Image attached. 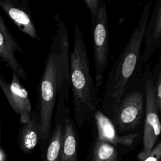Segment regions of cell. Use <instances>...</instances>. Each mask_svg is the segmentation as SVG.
Returning a JSON list of instances; mask_svg holds the SVG:
<instances>
[{
    "instance_id": "6da1fadb",
    "label": "cell",
    "mask_w": 161,
    "mask_h": 161,
    "mask_svg": "<svg viewBox=\"0 0 161 161\" xmlns=\"http://www.w3.org/2000/svg\"><path fill=\"white\" fill-rule=\"evenodd\" d=\"M55 29L38 86L36 109L40 138L48 136L57 106H68L70 86V43L67 26L58 14L54 16Z\"/></svg>"
},
{
    "instance_id": "7a4b0ae2",
    "label": "cell",
    "mask_w": 161,
    "mask_h": 161,
    "mask_svg": "<svg viewBox=\"0 0 161 161\" xmlns=\"http://www.w3.org/2000/svg\"><path fill=\"white\" fill-rule=\"evenodd\" d=\"M151 5L150 2L145 5L136 26L109 72L100 110L109 118L140 68L138 61Z\"/></svg>"
},
{
    "instance_id": "3957f363",
    "label": "cell",
    "mask_w": 161,
    "mask_h": 161,
    "mask_svg": "<svg viewBox=\"0 0 161 161\" xmlns=\"http://www.w3.org/2000/svg\"><path fill=\"white\" fill-rule=\"evenodd\" d=\"M70 86L75 123L80 127L98 109L101 99L90 71L86 45L81 28L74 25L73 47L69 55Z\"/></svg>"
},
{
    "instance_id": "277c9868",
    "label": "cell",
    "mask_w": 161,
    "mask_h": 161,
    "mask_svg": "<svg viewBox=\"0 0 161 161\" xmlns=\"http://www.w3.org/2000/svg\"><path fill=\"white\" fill-rule=\"evenodd\" d=\"M145 113L144 74L139 80L131 81L110 118L117 132L135 133L143 123Z\"/></svg>"
},
{
    "instance_id": "5b68a950",
    "label": "cell",
    "mask_w": 161,
    "mask_h": 161,
    "mask_svg": "<svg viewBox=\"0 0 161 161\" xmlns=\"http://www.w3.org/2000/svg\"><path fill=\"white\" fill-rule=\"evenodd\" d=\"M144 73L145 113L143 125V149L139 153V160L145 158L155 146L160 134L161 125L159 113L156 104L154 85L152 72Z\"/></svg>"
},
{
    "instance_id": "8992f818",
    "label": "cell",
    "mask_w": 161,
    "mask_h": 161,
    "mask_svg": "<svg viewBox=\"0 0 161 161\" xmlns=\"http://www.w3.org/2000/svg\"><path fill=\"white\" fill-rule=\"evenodd\" d=\"M92 30L93 58L95 67L96 87L101 86L103 75L108 62L109 31L107 6L103 0L97 13V19Z\"/></svg>"
},
{
    "instance_id": "52a82bcc",
    "label": "cell",
    "mask_w": 161,
    "mask_h": 161,
    "mask_svg": "<svg viewBox=\"0 0 161 161\" xmlns=\"http://www.w3.org/2000/svg\"><path fill=\"white\" fill-rule=\"evenodd\" d=\"M12 79L8 82L0 75V87L13 110L19 116L20 123L26 122L32 111L31 104L26 89L22 86L19 77L12 72Z\"/></svg>"
},
{
    "instance_id": "ba28073f",
    "label": "cell",
    "mask_w": 161,
    "mask_h": 161,
    "mask_svg": "<svg viewBox=\"0 0 161 161\" xmlns=\"http://www.w3.org/2000/svg\"><path fill=\"white\" fill-rule=\"evenodd\" d=\"M0 9H3L23 33L33 39L40 40L33 23L27 0H0Z\"/></svg>"
},
{
    "instance_id": "9c48e42d",
    "label": "cell",
    "mask_w": 161,
    "mask_h": 161,
    "mask_svg": "<svg viewBox=\"0 0 161 161\" xmlns=\"http://www.w3.org/2000/svg\"><path fill=\"white\" fill-rule=\"evenodd\" d=\"M23 53V49L16 38L11 33L0 12V58L19 79L26 80L27 74L15 57V53Z\"/></svg>"
},
{
    "instance_id": "30bf717a",
    "label": "cell",
    "mask_w": 161,
    "mask_h": 161,
    "mask_svg": "<svg viewBox=\"0 0 161 161\" xmlns=\"http://www.w3.org/2000/svg\"><path fill=\"white\" fill-rule=\"evenodd\" d=\"M145 48L140 55V66L146 63L161 44V0H157L148 19L143 35Z\"/></svg>"
},
{
    "instance_id": "8fae6325",
    "label": "cell",
    "mask_w": 161,
    "mask_h": 161,
    "mask_svg": "<svg viewBox=\"0 0 161 161\" xmlns=\"http://www.w3.org/2000/svg\"><path fill=\"white\" fill-rule=\"evenodd\" d=\"M92 116L97 130V139L107 142L113 145L131 146L140 135L138 132L118 135L110 118L99 109L96 110Z\"/></svg>"
},
{
    "instance_id": "7c38bea8",
    "label": "cell",
    "mask_w": 161,
    "mask_h": 161,
    "mask_svg": "<svg viewBox=\"0 0 161 161\" xmlns=\"http://www.w3.org/2000/svg\"><path fill=\"white\" fill-rule=\"evenodd\" d=\"M21 124L18 134L19 145L25 152H29L36 147L40 138V120L36 108L31 111L29 119Z\"/></svg>"
},
{
    "instance_id": "4fadbf2b",
    "label": "cell",
    "mask_w": 161,
    "mask_h": 161,
    "mask_svg": "<svg viewBox=\"0 0 161 161\" xmlns=\"http://www.w3.org/2000/svg\"><path fill=\"white\" fill-rule=\"evenodd\" d=\"M69 109L66 111L63 126L62 148L60 161H76L77 136L75 123L70 116Z\"/></svg>"
},
{
    "instance_id": "5bb4252c",
    "label": "cell",
    "mask_w": 161,
    "mask_h": 161,
    "mask_svg": "<svg viewBox=\"0 0 161 161\" xmlns=\"http://www.w3.org/2000/svg\"><path fill=\"white\" fill-rule=\"evenodd\" d=\"M118 152L111 143L97 138L93 150V161H117Z\"/></svg>"
},
{
    "instance_id": "9a60e30c",
    "label": "cell",
    "mask_w": 161,
    "mask_h": 161,
    "mask_svg": "<svg viewBox=\"0 0 161 161\" xmlns=\"http://www.w3.org/2000/svg\"><path fill=\"white\" fill-rule=\"evenodd\" d=\"M153 77L154 91L156 99V104L159 113H161V72L160 61L154 66L152 72Z\"/></svg>"
},
{
    "instance_id": "2e32d148",
    "label": "cell",
    "mask_w": 161,
    "mask_h": 161,
    "mask_svg": "<svg viewBox=\"0 0 161 161\" xmlns=\"http://www.w3.org/2000/svg\"><path fill=\"white\" fill-rule=\"evenodd\" d=\"M103 0H84V2L88 8L91 14V21L92 23V28H94L97 16V13L99 6Z\"/></svg>"
},
{
    "instance_id": "e0dca14e",
    "label": "cell",
    "mask_w": 161,
    "mask_h": 161,
    "mask_svg": "<svg viewBox=\"0 0 161 161\" xmlns=\"http://www.w3.org/2000/svg\"><path fill=\"white\" fill-rule=\"evenodd\" d=\"M161 157V142H159L151 150L149 154L141 161H160Z\"/></svg>"
},
{
    "instance_id": "ac0fdd59",
    "label": "cell",
    "mask_w": 161,
    "mask_h": 161,
    "mask_svg": "<svg viewBox=\"0 0 161 161\" xmlns=\"http://www.w3.org/2000/svg\"><path fill=\"white\" fill-rule=\"evenodd\" d=\"M1 138V115H0V140Z\"/></svg>"
},
{
    "instance_id": "d6986e66",
    "label": "cell",
    "mask_w": 161,
    "mask_h": 161,
    "mask_svg": "<svg viewBox=\"0 0 161 161\" xmlns=\"http://www.w3.org/2000/svg\"><path fill=\"white\" fill-rule=\"evenodd\" d=\"M2 153L0 152V161H1V160H2Z\"/></svg>"
}]
</instances>
